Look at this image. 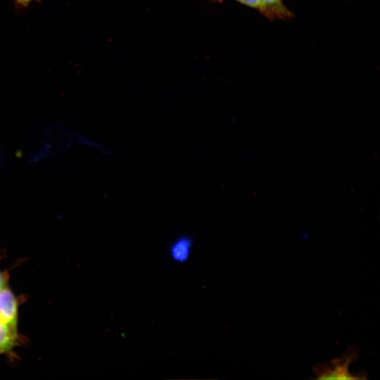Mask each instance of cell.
Instances as JSON below:
<instances>
[{
    "instance_id": "obj_7",
    "label": "cell",
    "mask_w": 380,
    "mask_h": 380,
    "mask_svg": "<svg viewBox=\"0 0 380 380\" xmlns=\"http://www.w3.org/2000/svg\"><path fill=\"white\" fill-rule=\"evenodd\" d=\"M1 153H0V163H1Z\"/></svg>"
},
{
    "instance_id": "obj_5",
    "label": "cell",
    "mask_w": 380,
    "mask_h": 380,
    "mask_svg": "<svg viewBox=\"0 0 380 380\" xmlns=\"http://www.w3.org/2000/svg\"><path fill=\"white\" fill-rule=\"evenodd\" d=\"M236 1L251 7L252 8L256 9L260 12L262 8V0H236Z\"/></svg>"
},
{
    "instance_id": "obj_3",
    "label": "cell",
    "mask_w": 380,
    "mask_h": 380,
    "mask_svg": "<svg viewBox=\"0 0 380 380\" xmlns=\"http://www.w3.org/2000/svg\"><path fill=\"white\" fill-rule=\"evenodd\" d=\"M193 246L192 239L182 235L175 239L170 246L169 252L172 260L178 263L186 262L191 254Z\"/></svg>"
},
{
    "instance_id": "obj_2",
    "label": "cell",
    "mask_w": 380,
    "mask_h": 380,
    "mask_svg": "<svg viewBox=\"0 0 380 380\" xmlns=\"http://www.w3.org/2000/svg\"><path fill=\"white\" fill-rule=\"evenodd\" d=\"M357 357V350L354 348H348V351L341 358H336L331 361V366L326 363L316 365L313 368L316 378L319 379H366L364 376L353 375L348 367L351 362Z\"/></svg>"
},
{
    "instance_id": "obj_1",
    "label": "cell",
    "mask_w": 380,
    "mask_h": 380,
    "mask_svg": "<svg viewBox=\"0 0 380 380\" xmlns=\"http://www.w3.org/2000/svg\"><path fill=\"white\" fill-rule=\"evenodd\" d=\"M18 339L17 300L0 271V355L10 351Z\"/></svg>"
},
{
    "instance_id": "obj_6",
    "label": "cell",
    "mask_w": 380,
    "mask_h": 380,
    "mask_svg": "<svg viewBox=\"0 0 380 380\" xmlns=\"http://www.w3.org/2000/svg\"><path fill=\"white\" fill-rule=\"evenodd\" d=\"M16 3L19 4L21 6H28L31 2L35 1V0H15Z\"/></svg>"
},
{
    "instance_id": "obj_4",
    "label": "cell",
    "mask_w": 380,
    "mask_h": 380,
    "mask_svg": "<svg viewBox=\"0 0 380 380\" xmlns=\"http://www.w3.org/2000/svg\"><path fill=\"white\" fill-rule=\"evenodd\" d=\"M260 13L269 19H286L291 15L283 0H262Z\"/></svg>"
}]
</instances>
